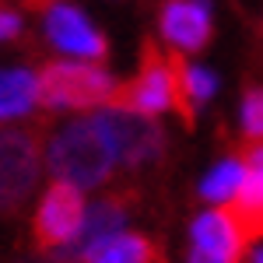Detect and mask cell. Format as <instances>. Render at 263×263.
Listing matches in <instances>:
<instances>
[{"mask_svg": "<svg viewBox=\"0 0 263 263\" xmlns=\"http://www.w3.org/2000/svg\"><path fill=\"white\" fill-rule=\"evenodd\" d=\"M78 263H165L162 246L141 232H116L102 242L88 246Z\"/></svg>", "mask_w": 263, "mask_h": 263, "instance_id": "cell-11", "label": "cell"}, {"mask_svg": "<svg viewBox=\"0 0 263 263\" xmlns=\"http://www.w3.org/2000/svg\"><path fill=\"white\" fill-rule=\"evenodd\" d=\"M190 263H228V260H221V256H211V253H203V249H190Z\"/></svg>", "mask_w": 263, "mask_h": 263, "instance_id": "cell-20", "label": "cell"}, {"mask_svg": "<svg viewBox=\"0 0 263 263\" xmlns=\"http://www.w3.org/2000/svg\"><path fill=\"white\" fill-rule=\"evenodd\" d=\"M46 165L57 179H67L81 190L102 186L116 172V151L112 141L105 137L99 120H74L63 130L53 134V141L46 147Z\"/></svg>", "mask_w": 263, "mask_h": 263, "instance_id": "cell-1", "label": "cell"}, {"mask_svg": "<svg viewBox=\"0 0 263 263\" xmlns=\"http://www.w3.org/2000/svg\"><path fill=\"white\" fill-rule=\"evenodd\" d=\"M39 105L46 109H95L109 105L116 81L95 67L81 60H53L39 74Z\"/></svg>", "mask_w": 263, "mask_h": 263, "instance_id": "cell-3", "label": "cell"}, {"mask_svg": "<svg viewBox=\"0 0 263 263\" xmlns=\"http://www.w3.org/2000/svg\"><path fill=\"white\" fill-rule=\"evenodd\" d=\"M168 70H172V112L182 120V126H193L197 120V99L190 88V63L182 57V49L168 46Z\"/></svg>", "mask_w": 263, "mask_h": 263, "instance_id": "cell-14", "label": "cell"}, {"mask_svg": "<svg viewBox=\"0 0 263 263\" xmlns=\"http://www.w3.org/2000/svg\"><path fill=\"white\" fill-rule=\"evenodd\" d=\"M46 39L57 49L81 57V60H105L109 57V42L91 21L84 18L74 4H53L46 7V21H42Z\"/></svg>", "mask_w": 263, "mask_h": 263, "instance_id": "cell-7", "label": "cell"}, {"mask_svg": "<svg viewBox=\"0 0 263 263\" xmlns=\"http://www.w3.org/2000/svg\"><path fill=\"white\" fill-rule=\"evenodd\" d=\"M190 88H193L197 105H203V102H211V95H214L218 78H214L211 70H203V67H190Z\"/></svg>", "mask_w": 263, "mask_h": 263, "instance_id": "cell-17", "label": "cell"}, {"mask_svg": "<svg viewBox=\"0 0 263 263\" xmlns=\"http://www.w3.org/2000/svg\"><path fill=\"white\" fill-rule=\"evenodd\" d=\"M228 211L246 239H263V172H246L242 186L228 200Z\"/></svg>", "mask_w": 263, "mask_h": 263, "instance_id": "cell-13", "label": "cell"}, {"mask_svg": "<svg viewBox=\"0 0 263 263\" xmlns=\"http://www.w3.org/2000/svg\"><path fill=\"white\" fill-rule=\"evenodd\" d=\"M260 32H263V25H260Z\"/></svg>", "mask_w": 263, "mask_h": 263, "instance_id": "cell-24", "label": "cell"}, {"mask_svg": "<svg viewBox=\"0 0 263 263\" xmlns=\"http://www.w3.org/2000/svg\"><path fill=\"white\" fill-rule=\"evenodd\" d=\"M246 179V165L239 158H232V162H221L214 165L211 172H207V179L200 182V197L207 203H228L235 197V190L242 186Z\"/></svg>", "mask_w": 263, "mask_h": 263, "instance_id": "cell-15", "label": "cell"}, {"mask_svg": "<svg viewBox=\"0 0 263 263\" xmlns=\"http://www.w3.org/2000/svg\"><path fill=\"white\" fill-rule=\"evenodd\" d=\"M253 263H263V249H260V253H256V260H253Z\"/></svg>", "mask_w": 263, "mask_h": 263, "instance_id": "cell-23", "label": "cell"}, {"mask_svg": "<svg viewBox=\"0 0 263 263\" xmlns=\"http://www.w3.org/2000/svg\"><path fill=\"white\" fill-rule=\"evenodd\" d=\"M242 134L246 141H263V84H246L242 91Z\"/></svg>", "mask_w": 263, "mask_h": 263, "instance_id": "cell-16", "label": "cell"}, {"mask_svg": "<svg viewBox=\"0 0 263 263\" xmlns=\"http://www.w3.org/2000/svg\"><path fill=\"white\" fill-rule=\"evenodd\" d=\"M42 172V130L7 126L0 130V218L18 214L32 197Z\"/></svg>", "mask_w": 263, "mask_h": 263, "instance_id": "cell-2", "label": "cell"}, {"mask_svg": "<svg viewBox=\"0 0 263 263\" xmlns=\"http://www.w3.org/2000/svg\"><path fill=\"white\" fill-rule=\"evenodd\" d=\"M246 239L239 221L232 218L228 207H218V211H207L193 221V246L211 253V256H221L228 263H242L246 253Z\"/></svg>", "mask_w": 263, "mask_h": 263, "instance_id": "cell-10", "label": "cell"}, {"mask_svg": "<svg viewBox=\"0 0 263 263\" xmlns=\"http://www.w3.org/2000/svg\"><path fill=\"white\" fill-rule=\"evenodd\" d=\"M99 126L105 130V137L112 141L116 162L126 168H147L158 165L168 151V137L158 123H151V116H137V112H123V109H105L95 116Z\"/></svg>", "mask_w": 263, "mask_h": 263, "instance_id": "cell-6", "label": "cell"}, {"mask_svg": "<svg viewBox=\"0 0 263 263\" xmlns=\"http://www.w3.org/2000/svg\"><path fill=\"white\" fill-rule=\"evenodd\" d=\"M235 158L246 165V172H263V141H242Z\"/></svg>", "mask_w": 263, "mask_h": 263, "instance_id": "cell-18", "label": "cell"}, {"mask_svg": "<svg viewBox=\"0 0 263 263\" xmlns=\"http://www.w3.org/2000/svg\"><path fill=\"white\" fill-rule=\"evenodd\" d=\"M21 32V18L14 11H0V42L4 39H14Z\"/></svg>", "mask_w": 263, "mask_h": 263, "instance_id": "cell-19", "label": "cell"}, {"mask_svg": "<svg viewBox=\"0 0 263 263\" xmlns=\"http://www.w3.org/2000/svg\"><path fill=\"white\" fill-rule=\"evenodd\" d=\"M18 263H70L67 260V256H46V253H42V256H25V260H18Z\"/></svg>", "mask_w": 263, "mask_h": 263, "instance_id": "cell-21", "label": "cell"}, {"mask_svg": "<svg viewBox=\"0 0 263 263\" xmlns=\"http://www.w3.org/2000/svg\"><path fill=\"white\" fill-rule=\"evenodd\" d=\"M28 4H32V7H42V11H46V7H53V4H60V0H28Z\"/></svg>", "mask_w": 263, "mask_h": 263, "instance_id": "cell-22", "label": "cell"}, {"mask_svg": "<svg viewBox=\"0 0 263 263\" xmlns=\"http://www.w3.org/2000/svg\"><path fill=\"white\" fill-rule=\"evenodd\" d=\"M134 203H137V193H134V190L105 193L102 200H95L91 207H88V214H84V228H81V235H78V242L70 246V249H60V253L70 263H78V256H81L88 246H95V242H102V239H109V235L120 232Z\"/></svg>", "mask_w": 263, "mask_h": 263, "instance_id": "cell-9", "label": "cell"}, {"mask_svg": "<svg viewBox=\"0 0 263 263\" xmlns=\"http://www.w3.org/2000/svg\"><path fill=\"white\" fill-rule=\"evenodd\" d=\"M84 197L81 186L67 179H57L46 193H42L35 218H32V235H35V249L39 253H53V249H70L78 242L84 228Z\"/></svg>", "mask_w": 263, "mask_h": 263, "instance_id": "cell-4", "label": "cell"}, {"mask_svg": "<svg viewBox=\"0 0 263 263\" xmlns=\"http://www.w3.org/2000/svg\"><path fill=\"white\" fill-rule=\"evenodd\" d=\"M112 109L123 112H137V116H162L165 109H172V70H168V49H158V42L147 39L141 46V70L137 78L126 84H116Z\"/></svg>", "mask_w": 263, "mask_h": 263, "instance_id": "cell-5", "label": "cell"}, {"mask_svg": "<svg viewBox=\"0 0 263 263\" xmlns=\"http://www.w3.org/2000/svg\"><path fill=\"white\" fill-rule=\"evenodd\" d=\"M35 102H39V78L32 70L25 67L0 70V120L28 116Z\"/></svg>", "mask_w": 263, "mask_h": 263, "instance_id": "cell-12", "label": "cell"}, {"mask_svg": "<svg viewBox=\"0 0 263 263\" xmlns=\"http://www.w3.org/2000/svg\"><path fill=\"white\" fill-rule=\"evenodd\" d=\"M158 32L182 53H200L214 39V18L207 0H165L158 11Z\"/></svg>", "mask_w": 263, "mask_h": 263, "instance_id": "cell-8", "label": "cell"}]
</instances>
